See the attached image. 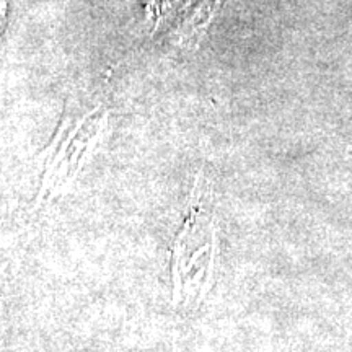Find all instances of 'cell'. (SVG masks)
Instances as JSON below:
<instances>
[{
	"label": "cell",
	"instance_id": "cell-1",
	"mask_svg": "<svg viewBox=\"0 0 352 352\" xmlns=\"http://www.w3.org/2000/svg\"><path fill=\"white\" fill-rule=\"evenodd\" d=\"M215 258H217V236H215V227H212V252H210V259H209V266H208V277H206V284L204 287L201 289V296H199V302L206 297V294L209 292V289L212 287L214 283V270H215Z\"/></svg>",
	"mask_w": 352,
	"mask_h": 352
}]
</instances>
